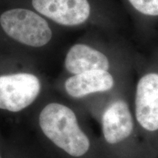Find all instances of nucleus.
I'll use <instances>...</instances> for the list:
<instances>
[{
  "label": "nucleus",
  "instance_id": "obj_8",
  "mask_svg": "<svg viewBox=\"0 0 158 158\" xmlns=\"http://www.w3.org/2000/svg\"><path fill=\"white\" fill-rule=\"evenodd\" d=\"M64 64L67 70L73 75L110 69V60L106 54L84 44L75 45L69 50Z\"/></svg>",
  "mask_w": 158,
  "mask_h": 158
},
{
  "label": "nucleus",
  "instance_id": "obj_4",
  "mask_svg": "<svg viewBox=\"0 0 158 158\" xmlns=\"http://www.w3.org/2000/svg\"><path fill=\"white\" fill-rule=\"evenodd\" d=\"M0 24L8 36L29 46H43L52 37L46 21L29 10L13 9L5 12L0 17Z\"/></svg>",
  "mask_w": 158,
  "mask_h": 158
},
{
  "label": "nucleus",
  "instance_id": "obj_9",
  "mask_svg": "<svg viewBox=\"0 0 158 158\" xmlns=\"http://www.w3.org/2000/svg\"><path fill=\"white\" fill-rule=\"evenodd\" d=\"M140 15L147 19L158 18V0H128Z\"/></svg>",
  "mask_w": 158,
  "mask_h": 158
},
{
  "label": "nucleus",
  "instance_id": "obj_5",
  "mask_svg": "<svg viewBox=\"0 0 158 158\" xmlns=\"http://www.w3.org/2000/svg\"><path fill=\"white\" fill-rule=\"evenodd\" d=\"M39 78L27 73L0 76V110L18 113L32 104L38 97Z\"/></svg>",
  "mask_w": 158,
  "mask_h": 158
},
{
  "label": "nucleus",
  "instance_id": "obj_3",
  "mask_svg": "<svg viewBox=\"0 0 158 158\" xmlns=\"http://www.w3.org/2000/svg\"><path fill=\"white\" fill-rule=\"evenodd\" d=\"M133 113L151 158L158 157V62L144 67L136 82Z\"/></svg>",
  "mask_w": 158,
  "mask_h": 158
},
{
  "label": "nucleus",
  "instance_id": "obj_10",
  "mask_svg": "<svg viewBox=\"0 0 158 158\" xmlns=\"http://www.w3.org/2000/svg\"><path fill=\"white\" fill-rule=\"evenodd\" d=\"M0 158H3V157H2V154H1V152H0Z\"/></svg>",
  "mask_w": 158,
  "mask_h": 158
},
{
  "label": "nucleus",
  "instance_id": "obj_11",
  "mask_svg": "<svg viewBox=\"0 0 158 158\" xmlns=\"http://www.w3.org/2000/svg\"><path fill=\"white\" fill-rule=\"evenodd\" d=\"M157 158H158V157H157Z\"/></svg>",
  "mask_w": 158,
  "mask_h": 158
},
{
  "label": "nucleus",
  "instance_id": "obj_2",
  "mask_svg": "<svg viewBox=\"0 0 158 158\" xmlns=\"http://www.w3.org/2000/svg\"><path fill=\"white\" fill-rule=\"evenodd\" d=\"M38 122L45 137L70 157H84L92 149L90 138L68 106L59 102L47 104L39 114Z\"/></svg>",
  "mask_w": 158,
  "mask_h": 158
},
{
  "label": "nucleus",
  "instance_id": "obj_6",
  "mask_svg": "<svg viewBox=\"0 0 158 158\" xmlns=\"http://www.w3.org/2000/svg\"><path fill=\"white\" fill-rule=\"evenodd\" d=\"M34 8L59 24H81L90 15L87 0H32Z\"/></svg>",
  "mask_w": 158,
  "mask_h": 158
},
{
  "label": "nucleus",
  "instance_id": "obj_1",
  "mask_svg": "<svg viewBox=\"0 0 158 158\" xmlns=\"http://www.w3.org/2000/svg\"><path fill=\"white\" fill-rule=\"evenodd\" d=\"M102 143L110 158H151L138 133L132 106L118 97L100 113Z\"/></svg>",
  "mask_w": 158,
  "mask_h": 158
},
{
  "label": "nucleus",
  "instance_id": "obj_7",
  "mask_svg": "<svg viewBox=\"0 0 158 158\" xmlns=\"http://www.w3.org/2000/svg\"><path fill=\"white\" fill-rule=\"evenodd\" d=\"M115 82L110 71L92 70L70 77L64 86L72 98H82L92 94L110 92L115 86Z\"/></svg>",
  "mask_w": 158,
  "mask_h": 158
}]
</instances>
